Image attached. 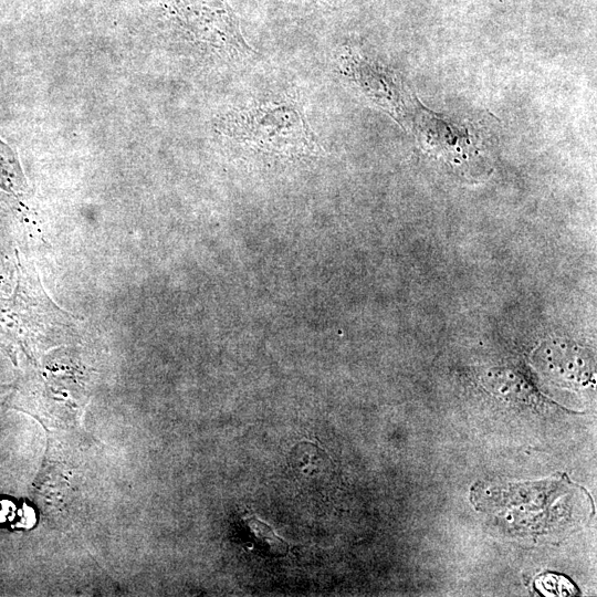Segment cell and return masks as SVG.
<instances>
[{"mask_svg": "<svg viewBox=\"0 0 597 597\" xmlns=\"http://www.w3.org/2000/svg\"><path fill=\"white\" fill-rule=\"evenodd\" d=\"M224 132L235 142L283 155H317L320 144L291 98L256 102L227 115Z\"/></svg>", "mask_w": 597, "mask_h": 597, "instance_id": "1", "label": "cell"}, {"mask_svg": "<svg viewBox=\"0 0 597 597\" xmlns=\"http://www.w3.org/2000/svg\"><path fill=\"white\" fill-rule=\"evenodd\" d=\"M291 463L301 474L315 479L325 474L327 457L312 443H297L291 451Z\"/></svg>", "mask_w": 597, "mask_h": 597, "instance_id": "2", "label": "cell"}, {"mask_svg": "<svg viewBox=\"0 0 597 597\" xmlns=\"http://www.w3.org/2000/svg\"><path fill=\"white\" fill-rule=\"evenodd\" d=\"M245 522L255 537L259 538L261 543L264 542L272 554H285L287 544L282 538L276 536L265 523L261 522L256 517H249L245 520Z\"/></svg>", "mask_w": 597, "mask_h": 597, "instance_id": "3", "label": "cell"}]
</instances>
